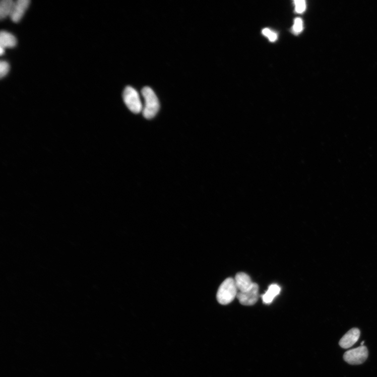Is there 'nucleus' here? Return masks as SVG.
<instances>
[{"instance_id": "f257e3e1", "label": "nucleus", "mask_w": 377, "mask_h": 377, "mask_svg": "<svg viewBox=\"0 0 377 377\" xmlns=\"http://www.w3.org/2000/svg\"><path fill=\"white\" fill-rule=\"evenodd\" d=\"M142 94L145 101L142 111L143 115L147 119L153 118L160 108L159 100L153 89L149 87H144Z\"/></svg>"}, {"instance_id": "f03ea898", "label": "nucleus", "mask_w": 377, "mask_h": 377, "mask_svg": "<svg viewBox=\"0 0 377 377\" xmlns=\"http://www.w3.org/2000/svg\"><path fill=\"white\" fill-rule=\"evenodd\" d=\"M237 290L235 280L232 278L226 279L219 288L217 295L218 301L222 305L231 303L237 297Z\"/></svg>"}, {"instance_id": "7ed1b4c3", "label": "nucleus", "mask_w": 377, "mask_h": 377, "mask_svg": "<svg viewBox=\"0 0 377 377\" xmlns=\"http://www.w3.org/2000/svg\"><path fill=\"white\" fill-rule=\"evenodd\" d=\"M124 101L129 109L134 113L138 114L143 111V106L138 91L128 86L125 88L123 94Z\"/></svg>"}, {"instance_id": "20e7f679", "label": "nucleus", "mask_w": 377, "mask_h": 377, "mask_svg": "<svg viewBox=\"0 0 377 377\" xmlns=\"http://www.w3.org/2000/svg\"><path fill=\"white\" fill-rule=\"evenodd\" d=\"M368 356V351L366 346H360L345 353L344 360L351 365H360L364 362Z\"/></svg>"}, {"instance_id": "39448f33", "label": "nucleus", "mask_w": 377, "mask_h": 377, "mask_svg": "<svg viewBox=\"0 0 377 377\" xmlns=\"http://www.w3.org/2000/svg\"><path fill=\"white\" fill-rule=\"evenodd\" d=\"M237 298L240 304L251 306L257 303L259 298V286L254 283L252 288L246 292H239Z\"/></svg>"}, {"instance_id": "423d86ee", "label": "nucleus", "mask_w": 377, "mask_h": 377, "mask_svg": "<svg viewBox=\"0 0 377 377\" xmlns=\"http://www.w3.org/2000/svg\"><path fill=\"white\" fill-rule=\"evenodd\" d=\"M30 4L29 0H17L15 2L10 18L13 22L18 23L24 16Z\"/></svg>"}, {"instance_id": "0eeeda50", "label": "nucleus", "mask_w": 377, "mask_h": 377, "mask_svg": "<svg viewBox=\"0 0 377 377\" xmlns=\"http://www.w3.org/2000/svg\"><path fill=\"white\" fill-rule=\"evenodd\" d=\"M360 331L357 328H353L348 331L341 339L339 344L341 347L347 349L352 347L359 340Z\"/></svg>"}, {"instance_id": "6e6552de", "label": "nucleus", "mask_w": 377, "mask_h": 377, "mask_svg": "<svg viewBox=\"0 0 377 377\" xmlns=\"http://www.w3.org/2000/svg\"><path fill=\"white\" fill-rule=\"evenodd\" d=\"M234 280L237 290L239 292H246L249 290L254 284L250 277L244 273L237 274Z\"/></svg>"}, {"instance_id": "1a4fd4ad", "label": "nucleus", "mask_w": 377, "mask_h": 377, "mask_svg": "<svg viewBox=\"0 0 377 377\" xmlns=\"http://www.w3.org/2000/svg\"><path fill=\"white\" fill-rule=\"evenodd\" d=\"M17 43V40L14 35L6 31L0 33V47L5 49L13 48L16 46Z\"/></svg>"}, {"instance_id": "9d476101", "label": "nucleus", "mask_w": 377, "mask_h": 377, "mask_svg": "<svg viewBox=\"0 0 377 377\" xmlns=\"http://www.w3.org/2000/svg\"><path fill=\"white\" fill-rule=\"evenodd\" d=\"M280 291L281 288L278 285H271L265 293L262 296L263 302L266 304H271L280 293Z\"/></svg>"}, {"instance_id": "9b49d317", "label": "nucleus", "mask_w": 377, "mask_h": 377, "mask_svg": "<svg viewBox=\"0 0 377 377\" xmlns=\"http://www.w3.org/2000/svg\"><path fill=\"white\" fill-rule=\"evenodd\" d=\"M15 2L13 0H3L0 3V18L4 19L10 17Z\"/></svg>"}, {"instance_id": "f8f14e48", "label": "nucleus", "mask_w": 377, "mask_h": 377, "mask_svg": "<svg viewBox=\"0 0 377 377\" xmlns=\"http://www.w3.org/2000/svg\"><path fill=\"white\" fill-rule=\"evenodd\" d=\"M10 66L6 61H1L0 62V77L3 78L5 77L9 73Z\"/></svg>"}, {"instance_id": "ddd939ff", "label": "nucleus", "mask_w": 377, "mask_h": 377, "mask_svg": "<svg viewBox=\"0 0 377 377\" xmlns=\"http://www.w3.org/2000/svg\"><path fill=\"white\" fill-rule=\"evenodd\" d=\"M293 30L294 33L298 34L303 30V22L300 18L295 19L293 27Z\"/></svg>"}, {"instance_id": "4468645a", "label": "nucleus", "mask_w": 377, "mask_h": 377, "mask_svg": "<svg viewBox=\"0 0 377 377\" xmlns=\"http://www.w3.org/2000/svg\"><path fill=\"white\" fill-rule=\"evenodd\" d=\"M295 6V11L299 13H303L306 8L305 2L304 0H297L294 2Z\"/></svg>"}, {"instance_id": "2eb2a0df", "label": "nucleus", "mask_w": 377, "mask_h": 377, "mask_svg": "<svg viewBox=\"0 0 377 377\" xmlns=\"http://www.w3.org/2000/svg\"><path fill=\"white\" fill-rule=\"evenodd\" d=\"M269 40L271 42H275L276 41V39H277V35L276 33H275L274 32H272L271 34L269 35L268 37Z\"/></svg>"}, {"instance_id": "dca6fc26", "label": "nucleus", "mask_w": 377, "mask_h": 377, "mask_svg": "<svg viewBox=\"0 0 377 377\" xmlns=\"http://www.w3.org/2000/svg\"><path fill=\"white\" fill-rule=\"evenodd\" d=\"M272 31L268 29H265L263 30V34L266 37H269L271 34Z\"/></svg>"}, {"instance_id": "f3484780", "label": "nucleus", "mask_w": 377, "mask_h": 377, "mask_svg": "<svg viewBox=\"0 0 377 377\" xmlns=\"http://www.w3.org/2000/svg\"><path fill=\"white\" fill-rule=\"evenodd\" d=\"M5 50L4 48L0 47V54H1V55H3L5 53Z\"/></svg>"}, {"instance_id": "a211bd4d", "label": "nucleus", "mask_w": 377, "mask_h": 377, "mask_svg": "<svg viewBox=\"0 0 377 377\" xmlns=\"http://www.w3.org/2000/svg\"><path fill=\"white\" fill-rule=\"evenodd\" d=\"M365 343V341H362L361 343V346H363V343Z\"/></svg>"}]
</instances>
